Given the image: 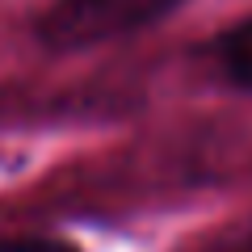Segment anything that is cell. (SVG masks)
Here are the masks:
<instances>
[{
	"label": "cell",
	"instance_id": "3",
	"mask_svg": "<svg viewBox=\"0 0 252 252\" xmlns=\"http://www.w3.org/2000/svg\"><path fill=\"white\" fill-rule=\"evenodd\" d=\"M0 252H80L67 240H0Z\"/></svg>",
	"mask_w": 252,
	"mask_h": 252
},
{
	"label": "cell",
	"instance_id": "4",
	"mask_svg": "<svg viewBox=\"0 0 252 252\" xmlns=\"http://www.w3.org/2000/svg\"><path fill=\"white\" fill-rule=\"evenodd\" d=\"M248 252H252V235H248Z\"/></svg>",
	"mask_w": 252,
	"mask_h": 252
},
{
	"label": "cell",
	"instance_id": "2",
	"mask_svg": "<svg viewBox=\"0 0 252 252\" xmlns=\"http://www.w3.org/2000/svg\"><path fill=\"white\" fill-rule=\"evenodd\" d=\"M219 63L235 89L252 93V17L219 38Z\"/></svg>",
	"mask_w": 252,
	"mask_h": 252
},
{
	"label": "cell",
	"instance_id": "1",
	"mask_svg": "<svg viewBox=\"0 0 252 252\" xmlns=\"http://www.w3.org/2000/svg\"><path fill=\"white\" fill-rule=\"evenodd\" d=\"M185 0H55L38 21V38L55 51H84L172 17Z\"/></svg>",
	"mask_w": 252,
	"mask_h": 252
}]
</instances>
